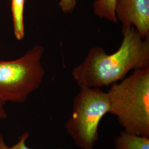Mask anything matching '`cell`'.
Here are the masks:
<instances>
[{"label":"cell","instance_id":"30bf717a","mask_svg":"<svg viewBox=\"0 0 149 149\" xmlns=\"http://www.w3.org/2000/svg\"><path fill=\"white\" fill-rule=\"evenodd\" d=\"M76 3V0H60L59 5L63 12L69 13L74 11Z\"/></svg>","mask_w":149,"mask_h":149},{"label":"cell","instance_id":"3957f363","mask_svg":"<svg viewBox=\"0 0 149 149\" xmlns=\"http://www.w3.org/2000/svg\"><path fill=\"white\" fill-rule=\"evenodd\" d=\"M109 109L108 92L100 88L80 86L74 100L71 116L65 124L67 133L77 147L94 149L99 139V124Z\"/></svg>","mask_w":149,"mask_h":149},{"label":"cell","instance_id":"8fae6325","mask_svg":"<svg viewBox=\"0 0 149 149\" xmlns=\"http://www.w3.org/2000/svg\"><path fill=\"white\" fill-rule=\"evenodd\" d=\"M5 102L0 99V119H5L7 117V113L6 111Z\"/></svg>","mask_w":149,"mask_h":149},{"label":"cell","instance_id":"6da1fadb","mask_svg":"<svg viewBox=\"0 0 149 149\" xmlns=\"http://www.w3.org/2000/svg\"><path fill=\"white\" fill-rule=\"evenodd\" d=\"M122 44L114 53L93 47L74 68L71 74L79 87H107L124 79L132 70L149 67V37L143 38L132 26H122Z\"/></svg>","mask_w":149,"mask_h":149},{"label":"cell","instance_id":"7a4b0ae2","mask_svg":"<svg viewBox=\"0 0 149 149\" xmlns=\"http://www.w3.org/2000/svg\"><path fill=\"white\" fill-rule=\"evenodd\" d=\"M110 109L124 130L149 137V67L134 70L107 92Z\"/></svg>","mask_w":149,"mask_h":149},{"label":"cell","instance_id":"ba28073f","mask_svg":"<svg viewBox=\"0 0 149 149\" xmlns=\"http://www.w3.org/2000/svg\"><path fill=\"white\" fill-rule=\"evenodd\" d=\"M116 0H96L93 3V12L96 16L109 21L118 23L115 13Z\"/></svg>","mask_w":149,"mask_h":149},{"label":"cell","instance_id":"9c48e42d","mask_svg":"<svg viewBox=\"0 0 149 149\" xmlns=\"http://www.w3.org/2000/svg\"><path fill=\"white\" fill-rule=\"evenodd\" d=\"M29 136L28 132H24L19 139L18 142L11 147H8L5 143L4 139L0 133V149H32L28 148L26 144V142Z\"/></svg>","mask_w":149,"mask_h":149},{"label":"cell","instance_id":"8992f818","mask_svg":"<svg viewBox=\"0 0 149 149\" xmlns=\"http://www.w3.org/2000/svg\"><path fill=\"white\" fill-rule=\"evenodd\" d=\"M115 149H149V137L122 132L114 140Z\"/></svg>","mask_w":149,"mask_h":149},{"label":"cell","instance_id":"5b68a950","mask_svg":"<svg viewBox=\"0 0 149 149\" xmlns=\"http://www.w3.org/2000/svg\"><path fill=\"white\" fill-rule=\"evenodd\" d=\"M115 13L122 26H132L143 38L149 37V0H116Z\"/></svg>","mask_w":149,"mask_h":149},{"label":"cell","instance_id":"277c9868","mask_svg":"<svg viewBox=\"0 0 149 149\" xmlns=\"http://www.w3.org/2000/svg\"><path fill=\"white\" fill-rule=\"evenodd\" d=\"M44 48L37 45L18 59L0 60V99L23 103L41 85L45 74L42 64Z\"/></svg>","mask_w":149,"mask_h":149},{"label":"cell","instance_id":"52a82bcc","mask_svg":"<svg viewBox=\"0 0 149 149\" xmlns=\"http://www.w3.org/2000/svg\"><path fill=\"white\" fill-rule=\"evenodd\" d=\"M11 11L14 34L16 39L21 40L24 37V7L25 0H11Z\"/></svg>","mask_w":149,"mask_h":149}]
</instances>
